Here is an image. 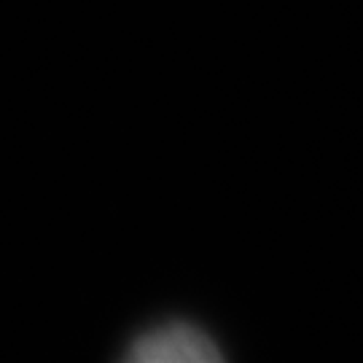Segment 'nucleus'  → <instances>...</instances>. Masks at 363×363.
Here are the masks:
<instances>
[{
    "label": "nucleus",
    "mask_w": 363,
    "mask_h": 363,
    "mask_svg": "<svg viewBox=\"0 0 363 363\" xmlns=\"http://www.w3.org/2000/svg\"><path fill=\"white\" fill-rule=\"evenodd\" d=\"M223 358L216 339L189 320L151 325L132 339L127 361L132 363H216Z\"/></svg>",
    "instance_id": "1"
}]
</instances>
